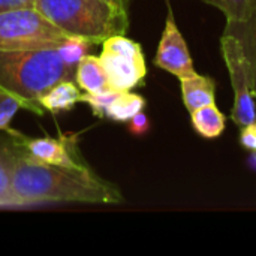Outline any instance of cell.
Returning a JSON list of instances; mask_svg holds the SVG:
<instances>
[{
  "label": "cell",
  "mask_w": 256,
  "mask_h": 256,
  "mask_svg": "<svg viewBox=\"0 0 256 256\" xmlns=\"http://www.w3.org/2000/svg\"><path fill=\"white\" fill-rule=\"evenodd\" d=\"M12 174L15 195L24 207L44 202L118 204L122 192L90 168L57 166L33 159L20 144Z\"/></svg>",
  "instance_id": "1"
},
{
  "label": "cell",
  "mask_w": 256,
  "mask_h": 256,
  "mask_svg": "<svg viewBox=\"0 0 256 256\" xmlns=\"http://www.w3.org/2000/svg\"><path fill=\"white\" fill-rule=\"evenodd\" d=\"M75 72L57 50H0V88L20 96L28 105V111L36 116L45 112L40 98L54 84L64 80L74 81Z\"/></svg>",
  "instance_id": "2"
},
{
  "label": "cell",
  "mask_w": 256,
  "mask_h": 256,
  "mask_svg": "<svg viewBox=\"0 0 256 256\" xmlns=\"http://www.w3.org/2000/svg\"><path fill=\"white\" fill-rule=\"evenodd\" d=\"M34 8L66 34L90 44L126 34L129 28L128 9L106 0H34Z\"/></svg>",
  "instance_id": "3"
},
{
  "label": "cell",
  "mask_w": 256,
  "mask_h": 256,
  "mask_svg": "<svg viewBox=\"0 0 256 256\" xmlns=\"http://www.w3.org/2000/svg\"><path fill=\"white\" fill-rule=\"evenodd\" d=\"M69 38L34 6L0 14V50L3 51L57 50Z\"/></svg>",
  "instance_id": "4"
},
{
  "label": "cell",
  "mask_w": 256,
  "mask_h": 256,
  "mask_svg": "<svg viewBox=\"0 0 256 256\" xmlns=\"http://www.w3.org/2000/svg\"><path fill=\"white\" fill-rule=\"evenodd\" d=\"M99 60L112 90L130 92L146 78L147 64L142 48L126 34L105 39Z\"/></svg>",
  "instance_id": "5"
},
{
  "label": "cell",
  "mask_w": 256,
  "mask_h": 256,
  "mask_svg": "<svg viewBox=\"0 0 256 256\" xmlns=\"http://www.w3.org/2000/svg\"><path fill=\"white\" fill-rule=\"evenodd\" d=\"M220 50L234 90L231 120L238 128H243L256 122V94L252 68L240 42L234 36L224 33L220 39Z\"/></svg>",
  "instance_id": "6"
},
{
  "label": "cell",
  "mask_w": 256,
  "mask_h": 256,
  "mask_svg": "<svg viewBox=\"0 0 256 256\" xmlns=\"http://www.w3.org/2000/svg\"><path fill=\"white\" fill-rule=\"evenodd\" d=\"M10 138L39 162L57 166L88 168L78 148V140L75 135H62L58 138H28L12 130Z\"/></svg>",
  "instance_id": "7"
},
{
  "label": "cell",
  "mask_w": 256,
  "mask_h": 256,
  "mask_svg": "<svg viewBox=\"0 0 256 256\" xmlns=\"http://www.w3.org/2000/svg\"><path fill=\"white\" fill-rule=\"evenodd\" d=\"M154 64L172 74L178 80L188 78L196 72L194 68V62L188 44L177 27L171 8H168V16L165 21L164 33L158 45Z\"/></svg>",
  "instance_id": "8"
},
{
  "label": "cell",
  "mask_w": 256,
  "mask_h": 256,
  "mask_svg": "<svg viewBox=\"0 0 256 256\" xmlns=\"http://www.w3.org/2000/svg\"><path fill=\"white\" fill-rule=\"evenodd\" d=\"M81 102L87 104L92 112L99 118L114 122H129L135 114L146 108V99L130 92L110 90L100 94H81Z\"/></svg>",
  "instance_id": "9"
},
{
  "label": "cell",
  "mask_w": 256,
  "mask_h": 256,
  "mask_svg": "<svg viewBox=\"0 0 256 256\" xmlns=\"http://www.w3.org/2000/svg\"><path fill=\"white\" fill-rule=\"evenodd\" d=\"M16 154L18 146L12 138L9 141H0V207H24L12 186Z\"/></svg>",
  "instance_id": "10"
},
{
  "label": "cell",
  "mask_w": 256,
  "mask_h": 256,
  "mask_svg": "<svg viewBox=\"0 0 256 256\" xmlns=\"http://www.w3.org/2000/svg\"><path fill=\"white\" fill-rule=\"evenodd\" d=\"M182 86V98L186 110L189 112L214 104V93H216V82L213 78L194 74L188 78L180 80Z\"/></svg>",
  "instance_id": "11"
},
{
  "label": "cell",
  "mask_w": 256,
  "mask_h": 256,
  "mask_svg": "<svg viewBox=\"0 0 256 256\" xmlns=\"http://www.w3.org/2000/svg\"><path fill=\"white\" fill-rule=\"evenodd\" d=\"M75 81L78 87L88 94H100L112 90L99 57L92 54H86L80 60L75 72Z\"/></svg>",
  "instance_id": "12"
},
{
  "label": "cell",
  "mask_w": 256,
  "mask_h": 256,
  "mask_svg": "<svg viewBox=\"0 0 256 256\" xmlns=\"http://www.w3.org/2000/svg\"><path fill=\"white\" fill-rule=\"evenodd\" d=\"M224 33L234 36L240 42V45L250 63V68H252L256 94V6L246 20L226 21Z\"/></svg>",
  "instance_id": "13"
},
{
  "label": "cell",
  "mask_w": 256,
  "mask_h": 256,
  "mask_svg": "<svg viewBox=\"0 0 256 256\" xmlns=\"http://www.w3.org/2000/svg\"><path fill=\"white\" fill-rule=\"evenodd\" d=\"M81 88L75 81L64 80L57 84H54L42 98L40 105L45 111L50 112H60V111H69L72 110L78 102H81Z\"/></svg>",
  "instance_id": "14"
},
{
  "label": "cell",
  "mask_w": 256,
  "mask_h": 256,
  "mask_svg": "<svg viewBox=\"0 0 256 256\" xmlns=\"http://www.w3.org/2000/svg\"><path fill=\"white\" fill-rule=\"evenodd\" d=\"M190 122H192L195 132L207 140H214L220 136L226 126L225 124L226 118L224 112H220V110L214 104H210V105H206L192 111Z\"/></svg>",
  "instance_id": "15"
},
{
  "label": "cell",
  "mask_w": 256,
  "mask_h": 256,
  "mask_svg": "<svg viewBox=\"0 0 256 256\" xmlns=\"http://www.w3.org/2000/svg\"><path fill=\"white\" fill-rule=\"evenodd\" d=\"M21 108L28 111V105L26 104V100L8 90L0 88V130H6L9 134L14 130L9 128V123L16 114V111Z\"/></svg>",
  "instance_id": "16"
},
{
  "label": "cell",
  "mask_w": 256,
  "mask_h": 256,
  "mask_svg": "<svg viewBox=\"0 0 256 256\" xmlns=\"http://www.w3.org/2000/svg\"><path fill=\"white\" fill-rule=\"evenodd\" d=\"M208 3L219 8L225 14L226 21L246 20L256 6V0H208Z\"/></svg>",
  "instance_id": "17"
},
{
  "label": "cell",
  "mask_w": 256,
  "mask_h": 256,
  "mask_svg": "<svg viewBox=\"0 0 256 256\" xmlns=\"http://www.w3.org/2000/svg\"><path fill=\"white\" fill-rule=\"evenodd\" d=\"M90 42L82 39V38H76V36H70L60 48H57L58 54L62 56V58L64 60V63L76 70V66L80 63V60L87 54L88 48H90Z\"/></svg>",
  "instance_id": "18"
},
{
  "label": "cell",
  "mask_w": 256,
  "mask_h": 256,
  "mask_svg": "<svg viewBox=\"0 0 256 256\" xmlns=\"http://www.w3.org/2000/svg\"><path fill=\"white\" fill-rule=\"evenodd\" d=\"M128 129L132 135L135 136H141L146 135L150 130V120L147 117V114L144 111H140L138 114H135L129 122H128Z\"/></svg>",
  "instance_id": "19"
},
{
  "label": "cell",
  "mask_w": 256,
  "mask_h": 256,
  "mask_svg": "<svg viewBox=\"0 0 256 256\" xmlns=\"http://www.w3.org/2000/svg\"><path fill=\"white\" fill-rule=\"evenodd\" d=\"M240 144L250 153L256 152V122L240 128Z\"/></svg>",
  "instance_id": "20"
},
{
  "label": "cell",
  "mask_w": 256,
  "mask_h": 256,
  "mask_svg": "<svg viewBox=\"0 0 256 256\" xmlns=\"http://www.w3.org/2000/svg\"><path fill=\"white\" fill-rule=\"evenodd\" d=\"M34 0H0V14L20 9V8H33Z\"/></svg>",
  "instance_id": "21"
},
{
  "label": "cell",
  "mask_w": 256,
  "mask_h": 256,
  "mask_svg": "<svg viewBox=\"0 0 256 256\" xmlns=\"http://www.w3.org/2000/svg\"><path fill=\"white\" fill-rule=\"evenodd\" d=\"M106 2H111V3H116L118 6H123V8H129V0H106Z\"/></svg>",
  "instance_id": "22"
},
{
  "label": "cell",
  "mask_w": 256,
  "mask_h": 256,
  "mask_svg": "<svg viewBox=\"0 0 256 256\" xmlns=\"http://www.w3.org/2000/svg\"><path fill=\"white\" fill-rule=\"evenodd\" d=\"M204 2H207V3H208V0H204Z\"/></svg>",
  "instance_id": "23"
}]
</instances>
